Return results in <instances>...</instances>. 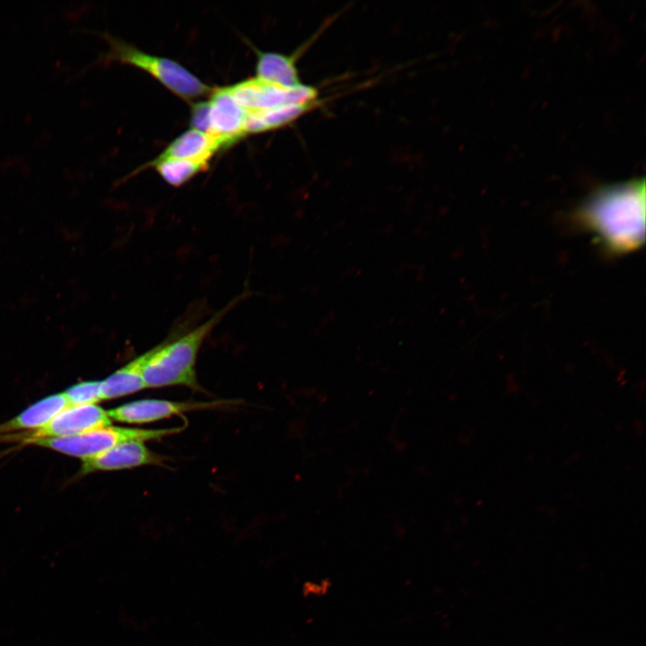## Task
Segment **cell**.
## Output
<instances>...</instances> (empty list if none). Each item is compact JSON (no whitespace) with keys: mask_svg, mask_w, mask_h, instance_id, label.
I'll return each mask as SVG.
<instances>
[{"mask_svg":"<svg viewBox=\"0 0 646 646\" xmlns=\"http://www.w3.org/2000/svg\"><path fill=\"white\" fill-rule=\"evenodd\" d=\"M644 215L645 186L638 179L600 188L576 212L578 223L614 253L632 251L643 243Z\"/></svg>","mask_w":646,"mask_h":646,"instance_id":"6da1fadb","label":"cell"},{"mask_svg":"<svg viewBox=\"0 0 646 646\" xmlns=\"http://www.w3.org/2000/svg\"><path fill=\"white\" fill-rule=\"evenodd\" d=\"M247 294L242 292L203 323L179 336L173 335L144 352L145 388L179 385L200 390L196 371L200 349L215 326Z\"/></svg>","mask_w":646,"mask_h":646,"instance_id":"7a4b0ae2","label":"cell"},{"mask_svg":"<svg viewBox=\"0 0 646 646\" xmlns=\"http://www.w3.org/2000/svg\"><path fill=\"white\" fill-rule=\"evenodd\" d=\"M109 45L102 59L134 65L151 74L179 97L191 100L210 94L213 89L174 60L147 54L126 41L106 33Z\"/></svg>","mask_w":646,"mask_h":646,"instance_id":"3957f363","label":"cell"},{"mask_svg":"<svg viewBox=\"0 0 646 646\" xmlns=\"http://www.w3.org/2000/svg\"><path fill=\"white\" fill-rule=\"evenodd\" d=\"M185 426L186 424L162 429H141L109 425L74 436L41 439L31 444L84 459L123 442L133 441L145 442L161 440L181 432Z\"/></svg>","mask_w":646,"mask_h":646,"instance_id":"277c9868","label":"cell"},{"mask_svg":"<svg viewBox=\"0 0 646 646\" xmlns=\"http://www.w3.org/2000/svg\"><path fill=\"white\" fill-rule=\"evenodd\" d=\"M233 99L247 111L270 109L284 105L301 104L320 106L322 100L317 87L301 83L284 87L257 77L228 86Z\"/></svg>","mask_w":646,"mask_h":646,"instance_id":"5b68a950","label":"cell"},{"mask_svg":"<svg viewBox=\"0 0 646 646\" xmlns=\"http://www.w3.org/2000/svg\"><path fill=\"white\" fill-rule=\"evenodd\" d=\"M111 425L107 411L96 405L68 406L45 426L16 435H0V441L20 440L23 443L48 438L77 435L93 429Z\"/></svg>","mask_w":646,"mask_h":646,"instance_id":"8992f818","label":"cell"},{"mask_svg":"<svg viewBox=\"0 0 646 646\" xmlns=\"http://www.w3.org/2000/svg\"><path fill=\"white\" fill-rule=\"evenodd\" d=\"M229 401L193 402L142 399L121 405L107 411L109 417L127 423H147L187 412L214 408Z\"/></svg>","mask_w":646,"mask_h":646,"instance_id":"52a82bcc","label":"cell"},{"mask_svg":"<svg viewBox=\"0 0 646 646\" xmlns=\"http://www.w3.org/2000/svg\"><path fill=\"white\" fill-rule=\"evenodd\" d=\"M165 460L164 456L153 452L143 441H127L83 459L81 473L127 469L145 465H163Z\"/></svg>","mask_w":646,"mask_h":646,"instance_id":"ba28073f","label":"cell"},{"mask_svg":"<svg viewBox=\"0 0 646 646\" xmlns=\"http://www.w3.org/2000/svg\"><path fill=\"white\" fill-rule=\"evenodd\" d=\"M210 133L229 140L232 144L246 135L244 126L248 112L231 95L227 87L213 89L209 97Z\"/></svg>","mask_w":646,"mask_h":646,"instance_id":"9c48e42d","label":"cell"},{"mask_svg":"<svg viewBox=\"0 0 646 646\" xmlns=\"http://www.w3.org/2000/svg\"><path fill=\"white\" fill-rule=\"evenodd\" d=\"M231 144L222 136L191 128L175 138L153 161L185 159L209 162L214 153Z\"/></svg>","mask_w":646,"mask_h":646,"instance_id":"30bf717a","label":"cell"},{"mask_svg":"<svg viewBox=\"0 0 646 646\" xmlns=\"http://www.w3.org/2000/svg\"><path fill=\"white\" fill-rule=\"evenodd\" d=\"M257 56L256 77L284 87H295L303 83L296 65L299 53L292 55L254 48Z\"/></svg>","mask_w":646,"mask_h":646,"instance_id":"8fae6325","label":"cell"},{"mask_svg":"<svg viewBox=\"0 0 646 646\" xmlns=\"http://www.w3.org/2000/svg\"><path fill=\"white\" fill-rule=\"evenodd\" d=\"M69 406L64 393L48 396L33 404L10 421L0 424V435L19 430H36L45 426Z\"/></svg>","mask_w":646,"mask_h":646,"instance_id":"7c38bea8","label":"cell"},{"mask_svg":"<svg viewBox=\"0 0 646 646\" xmlns=\"http://www.w3.org/2000/svg\"><path fill=\"white\" fill-rule=\"evenodd\" d=\"M145 354L138 355L128 363L100 380L101 400L124 397L144 389L143 368Z\"/></svg>","mask_w":646,"mask_h":646,"instance_id":"4fadbf2b","label":"cell"},{"mask_svg":"<svg viewBox=\"0 0 646 646\" xmlns=\"http://www.w3.org/2000/svg\"><path fill=\"white\" fill-rule=\"evenodd\" d=\"M312 109H315L312 106L292 104L270 109L247 111L244 132L248 135L278 129Z\"/></svg>","mask_w":646,"mask_h":646,"instance_id":"5bb4252c","label":"cell"},{"mask_svg":"<svg viewBox=\"0 0 646 646\" xmlns=\"http://www.w3.org/2000/svg\"><path fill=\"white\" fill-rule=\"evenodd\" d=\"M153 166L159 175L170 186L180 187L188 182L197 173L206 170L209 162L185 160V159H165L162 161H152L147 165Z\"/></svg>","mask_w":646,"mask_h":646,"instance_id":"9a60e30c","label":"cell"},{"mask_svg":"<svg viewBox=\"0 0 646 646\" xmlns=\"http://www.w3.org/2000/svg\"><path fill=\"white\" fill-rule=\"evenodd\" d=\"M70 406L94 405L101 400L100 380L83 381L64 392Z\"/></svg>","mask_w":646,"mask_h":646,"instance_id":"2e32d148","label":"cell"},{"mask_svg":"<svg viewBox=\"0 0 646 646\" xmlns=\"http://www.w3.org/2000/svg\"><path fill=\"white\" fill-rule=\"evenodd\" d=\"M190 124L192 128L210 133V104L209 101H198L192 105Z\"/></svg>","mask_w":646,"mask_h":646,"instance_id":"e0dca14e","label":"cell"}]
</instances>
